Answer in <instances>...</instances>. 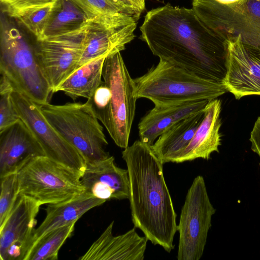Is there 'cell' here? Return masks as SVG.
Wrapping results in <instances>:
<instances>
[{
	"label": "cell",
	"instance_id": "6da1fadb",
	"mask_svg": "<svg viewBox=\"0 0 260 260\" xmlns=\"http://www.w3.org/2000/svg\"><path fill=\"white\" fill-rule=\"evenodd\" d=\"M141 39L154 55L204 79L222 84L226 72L225 41L193 9L167 4L146 14Z\"/></svg>",
	"mask_w": 260,
	"mask_h": 260
},
{
	"label": "cell",
	"instance_id": "7a4b0ae2",
	"mask_svg": "<svg viewBox=\"0 0 260 260\" xmlns=\"http://www.w3.org/2000/svg\"><path fill=\"white\" fill-rule=\"evenodd\" d=\"M129 181V201L134 227L167 252L174 249L177 214L163 174V164L140 140L122 152Z\"/></svg>",
	"mask_w": 260,
	"mask_h": 260
},
{
	"label": "cell",
	"instance_id": "3957f363",
	"mask_svg": "<svg viewBox=\"0 0 260 260\" xmlns=\"http://www.w3.org/2000/svg\"><path fill=\"white\" fill-rule=\"evenodd\" d=\"M103 81L87 102L118 147L128 146L137 98L120 52L105 58Z\"/></svg>",
	"mask_w": 260,
	"mask_h": 260
},
{
	"label": "cell",
	"instance_id": "277c9868",
	"mask_svg": "<svg viewBox=\"0 0 260 260\" xmlns=\"http://www.w3.org/2000/svg\"><path fill=\"white\" fill-rule=\"evenodd\" d=\"M0 51L1 75L14 90L39 105L49 103L52 91L40 65L35 45L2 16Z\"/></svg>",
	"mask_w": 260,
	"mask_h": 260
},
{
	"label": "cell",
	"instance_id": "5b68a950",
	"mask_svg": "<svg viewBox=\"0 0 260 260\" xmlns=\"http://www.w3.org/2000/svg\"><path fill=\"white\" fill-rule=\"evenodd\" d=\"M137 99L145 98L154 105L192 100L211 101L227 92L215 83L160 59L143 75L134 79Z\"/></svg>",
	"mask_w": 260,
	"mask_h": 260
},
{
	"label": "cell",
	"instance_id": "8992f818",
	"mask_svg": "<svg viewBox=\"0 0 260 260\" xmlns=\"http://www.w3.org/2000/svg\"><path fill=\"white\" fill-rule=\"evenodd\" d=\"M40 108L52 126L81 153L86 164H94L110 156L103 127L87 102L48 103Z\"/></svg>",
	"mask_w": 260,
	"mask_h": 260
},
{
	"label": "cell",
	"instance_id": "52a82bcc",
	"mask_svg": "<svg viewBox=\"0 0 260 260\" xmlns=\"http://www.w3.org/2000/svg\"><path fill=\"white\" fill-rule=\"evenodd\" d=\"M16 175L18 194L41 205L68 201L85 191L80 174L46 156L32 158Z\"/></svg>",
	"mask_w": 260,
	"mask_h": 260
},
{
	"label": "cell",
	"instance_id": "ba28073f",
	"mask_svg": "<svg viewBox=\"0 0 260 260\" xmlns=\"http://www.w3.org/2000/svg\"><path fill=\"white\" fill-rule=\"evenodd\" d=\"M192 9L210 29L224 40L239 37L260 52V0L224 4L216 0H191Z\"/></svg>",
	"mask_w": 260,
	"mask_h": 260
},
{
	"label": "cell",
	"instance_id": "9c48e42d",
	"mask_svg": "<svg viewBox=\"0 0 260 260\" xmlns=\"http://www.w3.org/2000/svg\"><path fill=\"white\" fill-rule=\"evenodd\" d=\"M215 212L205 180L199 175L187 191L177 225L178 260H199L202 257Z\"/></svg>",
	"mask_w": 260,
	"mask_h": 260
},
{
	"label": "cell",
	"instance_id": "30bf717a",
	"mask_svg": "<svg viewBox=\"0 0 260 260\" xmlns=\"http://www.w3.org/2000/svg\"><path fill=\"white\" fill-rule=\"evenodd\" d=\"M12 98L20 118L35 136L45 155L82 176L86 166L84 158L48 122L40 105L15 90Z\"/></svg>",
	"mask_w": 260,
	"mask_h": 260
},
{
	"label": "cell",
	"instance_id": "8fae6325",
	"mask_svg": "<svg viewBox=\"0 0 260 260\" xmlns=\"http://www.w3.org/2000/svg\"><path fill=\"white\" fill-rule=\"evenodd\" d=\"M89 22L70 32L37 40V56L52 93L77 69Z\"/></svg>",
	"mask_w": 260,
	"mask_h": 260
},
{
	"label": "cell",
	"instance_id": "7c38bea8",
	"mask_svg": "<svg viewBox=\"0 0 260 260\" xmlns=\"http://www.w3.org/2000/svg\"><path fill=\"white\" fill-rule=\"evenodd\" d=\"M137 23L133 18L123 14L89 20L77 69L93 59L124 50L135 37Z\"/></svg>",
	"mask_w": 260,
	"mask_h": 260
},
{
	"label": "cell",
	"instance_id": "4fadbf2b",
	"mask_svg": "<svg viewBox=\"0 0 260 260\" xmlns=\"http://www.w3.org/2000/svg\"><path fill=\"white\" fill-rule=\"evenodd\" d=\"M40 205L18 195L6 220L0 228L1 260H24L30 248Z\"/></svg>",
	"mask_w": 260,
	"mask_h": 260
},
{
	"label": "cell",
	"instance_id": "5bb4252c",
	"mask_svg": "<svg viewBox=\"0 0 260 260\" xmlns=\"http://www.w3.org/2000/svg\"><path fill=\"white\" fill-rule=\"evenodd\" d=\"M226 72L223 85L237 100L260 95V52L243 43L239 37L225 41Z\"/></svg>",
	"mask_w": 260,
	"mask_h": 260
},
{
	"label": "cell",
	"instance_id": "9a60e30c",
	"mask_svg": "<svg viewBox=\"0 0 260 260\" xmlns=\"http://www.w3.org/2000/svg\"><path fill=\"white\" fill-rule=\"evenodd\" d=\"M40 156H46L41 145L21 119L0 132V178L16 174Z\"/></svg>",
	"mask_w": 260,
	"mask_h": 260
},
{
	"label": "cell",
	"instance_id": "2e32d148",
	"mask_svg": "<svg viewBox=\"0 0 260 260\" xmlns=\"http://www.w3.org/2000/svg\"><path fill=\"white\" fill-rule=\"evenodd\" d=\"M81 182L85 191L105 201L129 199L128 171L116 166L112 156L94 164H86Z\"/></svg>",
	"mask_w": 260,
	"mask_h": 260
},
{
	"label": "cell",
	"instance_id": "e0dca14e",
	"mask_svg": "<svg viewBox=\"0 0 260 260\" xmlns=\"http://www.w3.org/2000/svg\"><path fill=\"white\" fill-rule=\"evenodd\" d=\"M114 221L79 260H143L148 238L140 236L136 228L117 236L112 234Z\"/></svg>",
	"mask_w": 260,
	"mask_h": 260
},
{
	"label": "cell",
	"instance_id": "ac0fdd59",
	"mask_svg": "<svg viewBox=\"0 0 260 260\" xmlns=\"http://www.w3.org/2000/svg\"><path fill=\"white\" fill-rule=\"evenodd\" d=\"M221 101L215 99L210 101L204 110V118L191 140L176 159L175 163L191 161L197 158L209 159L213 152H219L221 144L219 129Z\"/></svg>",
	"mask_w": 260,
	"mask_h": 260
},
{
	"label": "cell",
	"instance_id": "d6986e66",
	"mask_svg": "<svg viewBox=\"0 0 260 260\" xmlns=\"http://www.w3.org/2000/svg\"><path fill=\"white\" fill-rule=\"evenodd\" d=\"M106 201L85 191L81 194L68 201L48 204L46 216L35 230L32 244L46 233L77 221L91 209L103 204ZM32 246V245H31Z\"/></svg>",
	"mask_w": 260,
	"mask_h": 260
},
{
	"label": "cell",
	"instance_id": "ffe728a7",
	"mask_svg": "<svg viewBox=\"0 0 260 260\" xmlns=\"http://www.w3.org/2000/svg\"><path fill=\"white\" fill-rule=\"evenodd\" d=\"M204 116V110L190 115L175 122L159 136L151 147L163 165L175 162L190 143Z\"/></svg>",
	"mask_w": 260,
	"mask_h": 260
},
{
	"label": "cell",
	"instance_id": "44dd1931",
	"mask_svg": "<svg viewBox=\"0 0 260 260\" xmlns=\"http://www.w3.org/2000/svg\"><path fill=\"white\" fill-rule=\"evenodd\" d=\"M106 56L93 59L77 69L54 91L63 92L73 100L79 97L89 99L103 80Z\"/></svg>",
	"mask_w": 260,
	"mask_h": 260
},
{
	"label": "cell",
	"instance_id": "7402d4cb",
	"mask_svg": "<svg viewBox=\"0 0 260 260\" xmlns=\"http://www.w3.org/2000/svg\"><path fill=\"white\" fill-rule=\"evenodd\" d=\"M89 19L73 0H56L40 40L66 34L84 26Z\"/></svg>",
	"mask_w": 260,
	"mask_h": 260
},
{
	"label": "cell",
	"instance_id": "603a6c76",
	"mask_svg": "<svg viewBox=\"0 0 260 260\" xmlns=\"http://www.w3.org/2000/svg\"><path fill=\"white\" fill-rule=\"evenodd\" d=\"M175 122L170 104L154 105L139 123L140 140L151 146L156 139Z\"/></svg>",
	"mask_w": 260,
	"mask_h": 260
},
{
	"label": "cell",
	"instance_id": "cb8c5ba5",
	"mask_svg": "<svg viewBox=\"0 0 260 260\" xmlns=\"http://www.w3.org/2000/svg\"><path fill=\"white\" fill-rule=\"evenodd\" d=\"M76 221L54 229L36 240L24 260H56L58 251L74 230Z\"/></svg>",
	"mask_w": 260,
	"mask_h": 260
},
{
	"label": "cell",
	"instance_id": "d4e9b609",
	"mask_svg": "<svg viewBox=\"0 0 260 260\" xmlns=\"http://www.w3.org/2000/svg\"><path fill=\"white\" fill-rule=\"evenodd\" d=\"M73 1L83 10L89 20L123 14L138 21L142 13L137 9L116 3L112 0Z\"/></svg>",
	"mask_w": 260,
	"mask_h": 260
},
{
	"label": "cell",
	"instance_id": "484cf974",
	"mask_svg": "<svg viewBox=\"0 0 260 260\" xmlns=\"http://www.w3.org/2000/svg\"><path fill=\"white\" fill-rule=\"evenodd\" d=\"M54 3L28 9L18 15L15 19L33 34L36 40H38L47 24Z\"/></svg>",
	"mask_w": 260,
	"mask_h": 260
},
{
	"label": "cell",
	"instance_id": "4316f807",
	"mask_svg": "<svg viewBox=\"0 0 260 260\" xmlns=\"http://www.w3.org/2000/svg\"><path fill=\"white\" fill-rule=\"evenodd\" d=\"M14 88L10 82L1 76L0 80V132L20 118L12 98Z\"/></svg>",
	"mask_w": 260,
	"mask_h": 260
},
{
	"label": "cell",
	"instance_id": "83f0119b",
	"mask_svg": "<svg viewBox=\"0 0 260 260\" xmlns=\"http://www.w3.org/2000/svg\"><path fill=\"white\" fill-rule=\"evenodd\" d=\"M1 179L0 228L6 220L18 195L16 174Z\"/></svg>",
	"mask_w": 260,
	"mask_h": 260
},
{
	"label": "cell",
	"instance_id": "f1b7e54d",
	"mask_svg": "<svg viewBox=\"0 0 260 260\" xmlns=\"http://www.w3.org/2000/svg\"><path fill=\"white\" fill-rule=\"evenodd\" d=\"M3 11L15 18L23 12L37 7L51 4L56 0H0Z\"/></svg>",
	"mask_w": 260,
	"mask_h": 260
},
{
	"label": "cell",
	"instance_id": "f546056e",
	"mask_svg": "<svg viewBox=\"0 0 260 260\" xmlns=\"http://www.w3.org/2000/svg\"><path fill=\"white\" fill-rule=\"evenodd\" d=\"M249 140L251 143V150L260 158V116L257 118L254 123L250 133Z\"/></svg>",
	"mask_w": 260,
	"mask_h": 260
},
{
	"label": "cell",
	"instance_id": "4dcf8cb0",
	"mask_svg": "<svg viewBox=\"0 0 260 260\" xmlns=\"http://www.w3.org/2000/svg\"><path fill=\"white\" fill-rule=\"evenodd\" d=\"M116 3L137 9L142 12L145 9V4L138 0H112Z\"/></svg>",
	"mask_w": 260,
	"mask_h": 260
},
{
	"label": "cell",
	"instance_id": "1f68e13d",
	"mask_svg": "<svg viewBox=\"0 0 260 260\" xmlns=\"http://www.w3.org/2000/svg\"><path fill=\"white\" fill-rule=\"evenodd\" d=\"M220 3L228 4L236 2L239 0H216Z\"/></svg>",
	"mask_w": 260,
	"mask_h": 260
},
{
	"label": "cell",
	"instance_id": "d6a6232c",
	"mask_svg": "<svg viewBox=\"0 0 260 260\" xmlns=\"http://www.w3.org/2000/svg\"><path fill=\"white\" fill-rule=\"evenodd\" d=\"M138 1H140L141 2H142L143 3L145 4V0H138Z\"/></svg>",
	"mask_w": 260,
	"mask_h": 260
}]
</instances>
